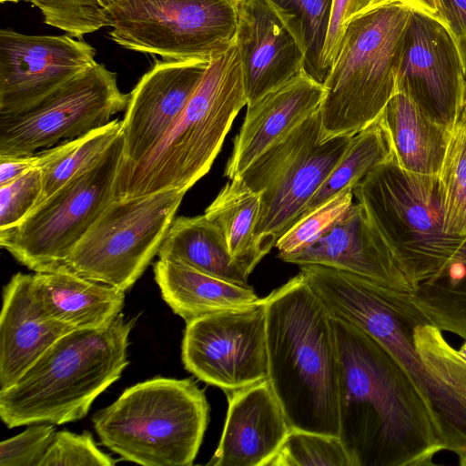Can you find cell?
<instances>
[{"instance_id":"d4e9b609","label":"cell","mask_w":466,"mask_h":466,"mask_svg":"<svg viewBox=\"0 0 466 466\" xmlns=\"http://www.w3.org/2000/svg\"><path fill=\"white\" fill-rule=\"evenodd\" d=\"M154 275L165 302L186 322L244 309L260 299L250 286L228 282L177 261L158 259L154 264Z\"/></svg>"},{"instance_id":"5bb4252c","label":"cell","mask_w":466,"mask_h":466,"mask_svg":"<svg viewBox=\"0 0 466 466\" xmlns=\"http://www.w3.org/2000/svg\"><path fill=\"white\" fill-rule=\"evenodd\" d=\"M185 369L226 393L268 380L266 311L262 299L239 309L186 322Z\"/></svg>"},{"instance_id":"1f68e13d","label":"cell","mask_w":466,"mask_h":466,"mask_svg":"<svg viewBox=\"0 0 466 466\" xmlns=\"http://www.w3.org/2000/svg\"><path fill=\"white\" fill-rule=\"evenodd\" d=\"M299 24L306 46V72L323 83L328 72L323 51L331 19L333 0H272Z\"/></svg>"},{"instance_id":"cb8c5ba5","label":"cell","mask_w":466,"mask_h":466,"mask_svg":"<svg viewBox=\"0 0 466 466\" xmlns=\"http://www.w3.org/2000/svg\"><path fill=\"white\" fill-rule=\"evenodd\" d=\"M382 128L391 158L403 169L438 177L451 131L432 121L405 95L395 93L376 120Z\"/></svg>"},{"instance_id":"484cf974","label":"cell","mask_w":466,"mask_h":466,"mask_svg":"<svg viewBox=\"0 0 466 466\" xmlns=\"http://www.w3.org/2000/svg\"><path fill=\"white\" fill-rule=\"evenodd\" d=\"M157 257L181 262L231 283L249 286L248 277L231 257L221 230L205 214L175 218Z\"/></svg>"},{"instance_id":"e575fe53","label":"cell","mask_w":466,"mask_h":466,"mask_svg":"<svg viewBox=\"0 0 466 466\" xmlns=\"http://www.w3.org/2000/svg\"><path fill=\"white\" fill-rule=\"evenodd\" d=\"M415 350L425 367L466 394V360L451 346L437 327L420 323L414 328Z\"/></svg>"},{"instance_id":"ee69618b","label":"cell","mask_w":466,"mask_h":466,"mask_svg":"<svg viewBox=\"0 0 466 466\" xmlns=\"http://www.w3.org/2000/svg\"><path fill=\"white\" fill-rule=\"evenodd\" d=\"M458 352L466 360V339L460 350H458Z\"/></svg>"},{"instance_id":"74e56055","label":"cell","mask_w":466,"mask_h":466,"mask_svg":"<svg viewBox=\"0 0 466 466\" xmlns=\"http://www.w3.org/2000/svg\"><path fill=\"white\" fill-rule=\"evenodd\" d=\"M42 169H33L0 186V231L17 226L35 208L42 192Z\"/></svg>"},{"instance_id":"2e32d148","label":"cell","mask_w":466,"mask_h":466,"mask_svg":"<svg viewBox=\"0 0 466 466\" xmlns=\"http://www.w3.org/2000/svg\"><path fill=\"white\" fill-rule=\"evenodd\" d=\"M96 49L70 35L0 30V116L35 106L96 61Z\"/></svg>"},{"instance_id":"44dd1931","label":"cell","mask_w":466,"mask_h":466,"mask_svg":"<svg viewBox=\"0 0 466 466\" xmlns=\"http://www.w3.org/2000/svg\"><path fill=\"white\" fill-rule=\"evenodd\" d=\"M323 94V84L305 71L247 106L224 176L238 178L260 155L319 111Z\"/></svg>"},{"instance_id":"4fadbf2b","label":"cell","mask_w":466,"mask_h":466,"mask_svg":"<svg viewBox=\"0 0 466 466\" xmlns=\"http://www.w3.org/2000/svg\"><path fill=\"white\" fill-rule=\"evenodd\" d=\"M116 73L96 63L40 103L14 116H0V156H25L81 137L126 110Z\"/></svg>"},{"instance_id":"30bf717a","label":"cell","mask_w":466,"mask_h":466,"mask_svg":"<svg viewBox=\"0 0 466 466\" xmlns=\"http://www.w3.org/2000/svg\"><path fill=\"white\" fill-rule=\"evenodd\" d=\"M321 137L319 110L260 155L237 179L260 194L256 238L265 257L301 217L352 137Z\"/></svg>"},{"instance_id":"836d02e7","label":"cell","mask_w":466,"mask_h":466,"mask_svg":"<svg viewBox=\"0 0 466 466\" xmlns=\"http://www.w3.org/2000/svg\"><path fill=\"white\" fill-rule=\"evenodd\" d=\"M353 188L341 191L297 220L277 241L279 258L297 253L319 238L353 205Z\"/></svg>"},{"instance_id":"d590c367","label":"cell","mask_w":466,"mask_h":466,"mask_svg":"<svg viewBox=\"0 0 466 466\" xmlns=\"http://www.w3.org/2000/svg\"><path fill=\"white\" fill-rule=\"evenodd\" d=\"M37 7L45 24L75 37L107 27L106 0H27Z\"/></svg>"},{"instance_id":"52a82bcc","label":"cell","mask_w":466,"mask_h":466,"mask_svg":"<svg viewBox=\"0 0 466 466\" xmlns=\"http://www.w3.org/2000/svg\"><path fill=\"white\" fill-rule=\"evenodd\" d=\"M209 405L190 379L157 377L126 389L92 418L101 443L145 466L193 464L208 422Z\"/></svg>"},{"instance_id":"60d3db41","label":"cell","mask_w":466,"mask_h":466,"mask_svg":"<svg viewBox=\"0 0 466 466\" xmlns=\"http://www.w3.org/2000/svg\"><path fill=\"white\" fill-rule=\"evenodd\" d=\"M70 140L25 156H0V186L33 169H42L59 158L69 147Z\"/></svg>"},{"instance_id":"3957f363","label":"cell","mask_w":466,"mask_h":466,"mask_svg":"<svg viewBox=\"0 0 466 466\" xmlns=\"http://www.w3.org/2000/svg\"><path fill=\"white\" fill-rule=\"evenodd\" d=\"M135 322L121 312L105 326L76 329L58 339L16 382L0 390L2 421L14 428L83 419L128 365Z\"/></svg>"},{"instance_id":"7402d4cb","label":"cell","mask_w":466,"mask_h":466,"mask_svg":"<svg viewBox=\"0 0 466 466\" xmlns=\"http://www.w3.org/2000/svg\"><path fill=\"white\" fill-rule=\"evenodd\" d=\"M76 330L40 307L32 274H15L3 290L0 318V390L16 382L58 339Z\"/></svg>"},{"instance_id":"4316f807","label":"cell","mask_w":466,"mask_h":466,"mask_svg":"<svg viewBox=\"0 0 466 466\" xmlns=\"http://www.w3.org/2000/svg\"><path fill=\"white\" fill-rule=\"evenodd\" d=\"M204 214L219 228L231 257L248 277L264 258L256 238L260 194L240 179L228 180Z\"/></svg>"},{"instance_id":"7bdbcfd3","label":"cell","mask_w":466,"mask_h":466,"mask_svg":"<svg viewBox=\"0 0 466 466\" xmlns=\"http://www.w3.org/2000/svg\"><path fill=\"white\" fill-rule=\"evenodd\" d=\"M406 2L413 9L423 12L444 24L439 0H406Z\"/></svg>"},{"instance_id":"603a6c76","label":"cell","mask_w":466,"mask_h":466,"mask_svg":"<svg viewBox=\"0 0 466 466\" xmlns=\"http://www.w3.org/2000/svg\"><path fill=\"white\" fill-rule=\"evenodd\" d=\"M32 288L46 315L75 329L105 326L125 305V291L66 270L32 274Z\"/></svg>"},{"instance_id":"7a4b0ae2","label":"cell","mask_w":466,"mask_h":466,"mask_svg":"<svg viewBox=\"0 0 466 466\" xmlns=\"http://www.w3.org/2000/svg\"><path fill=\"white\" fill-rule=\"evenodd\" d=\"M262 300L268 380L291 429L339 436V362L329 310L300 272Z\"/></svg>"},{"instance_id":"f1b7e54d","label":"cell","mask_w":466,"mask_h":466,"mask_svg":"<svg viewBox=\"0 0 466 466\" xmlns=\"http://www.w3.org/2000/svg\"><path fill=\"white\" fill-rule=\"evenodd\" d=\"M390 158L387 137L375 121L352 137L344 155L311 198L301 217L341 191L353 188L373 168Z\"/></svg>"},{"instance_id":"8fae6325","label":"cell","mask_w":466,"mask_h":466,"mask_svg":"<svg viewBox=\"0 0 466 466\" xmlns=\"http://www.w3.org/2000/svg\"><path fill=\"white\" fill-rule=\"evenodd\" d=\"M185 194L170 188L115 198L59 270L127 291L157 255Z\"/></svg>"},{"instance_id":"ac0fdd59","label":"cell","mask_w":466,"mask_h":466,"mask_svg":"<svg viewBox=\"0 0 466 466\" xmlns=\"http://www.w3.org/2000/svg\"><path fill=\"white\" fill-rule=\"evenodd\" d=\"M208 65L201 60L154 59L129 93L122 120L119 167L138 162L157 145L185 108Z\"/></svg>"},{"instance_id":"7c38bea8","label":"cell","mask_w":466,"mask_h":466,"mask_svg":"<svg viewBox=\"0 0 466 466\" xmlns=\"http://www.w3.org/2000/svg\"><path fill=\"white\" fill-rule=\"evenodd\" d=\"M123 136L91 167L36 205L15 227L0 231V245L35 272L60 269L66 258L116 198Z\"/></svg>"},{"instance_id":"e0dca14e","label":"cell","mask_w":466,"mask_h":466,"mask_svg":"<svg viewBox=\"0 0 466 466\" xmlns=\"http://www.w3.org/2000/svg\"><path fill=\"white\" fill-rule=\"evenodd\" d=\"M235 45L247 106L306 71L300 25L272 0H241Z\"/></svg>"},{"instance_id":"ffe728a7","label":"cell","mask_w":466,"mask_h":466,"mask_svg":"<svg viewBox=\"0 0 466 466\" xmlns=\"http://www.w3.org/2000/svg\"><path fill=\"white\" fill-rule=\"evenodd\" d=\"M226 394L224 429L208 465L268 466L291 430L269 381Z\"/></svg>"},{"instance_id":"bcb514c9","label":"cell","mask_w":466,"mask_h":466,"mask_svg":"<svg viewBox=\"0 0 466 466\" xmlns=\"http://www.w3.org/2000/svg\"><path fill=\"white\" fill-rule=\"evenodd\" d=\"M462 116L466 117V98H465V103H464V108L462 111Z\"/></svg>"},{"instance_id":"ba28073f","label":"cell","mask_w":466,"mask_h":466,"mask_svg":"<svg viewBox=\"0 0 466 466\" xmlns=\"http://www.w3.org/2000/svg\"><path fill=\"white\" fill-rule=\"evenodd\" d=\"M353 195L413 289L436 275L466 238L444 229L438 177L409 172L392 158L365 176Z\"/></svg>"},{"instance_id":"9a60e30c","label":"cell","mask_w":466,"mask_h":466,"mask_svg":"<svg viewBox=\"0 0 466 466\" xmlns=\"http://www.w3.org/2000/svg\"><path fill=\"white\" fill-rule=\"evenodd\" d=\"M397 92L450 131L461 117L466 75L458 48L443 23L415 9L405 33Z\"/></svg>"},{"instance_id":"8992f818","label":"cell","mask_w":466,"mask_h":466,"mask_svg":"<svg viewBox=\"0 0 466 466\" xmlns=\"http://www.w3.org/2000/svg\"><path fill=\"white\" fill-rule=\"evenodd\" d=\"M413 8L396 1L353 19L324 81L321 137H353L373 124L397 92L405 33Z\"/></svg>"},{"instance_id":"5b68a950","label":"cell","mask_w":466,"mask_h":466,"mask_svg":"<svg viewBox=\"0 0 466 466\" xmlns=\"http://www.w3.org/2000/svg\"><path fill=\"white\" fill-rule=\"evenodd\" d=\"M236 45L209 62L185 108L138 162L119 167L116 198L187 191L211 168L235 117L247 106Z\"/></svg>"},{"instance_id":"4dcf8cb0","label":"cell","mask_w":466,"mask_h":466,"mask_svg":"<svg viewBox=\"0 0 466 466\" xmlns=\"http://www.w3.org/2000/svg\"><path fill=\"white\" fill-rule=\"evenodd\" d=\"M121 133L122 120L114 118L105 127L71 140L68 149L59 158L42 168V192L36 205L95 165Z\"/></svg>"},{"instance_id":"d6986e66","label":"cell","mask_w":466,"mask_h":466,"mask_svg":"<svg viewBox=\"0 0 466 466\" xmlns=\"http://www.w3.org/2000/svg\"><path fill=\"white\" fill-rule=\"evenodd\" d=\"M346 270L390 289L411 294L412 285L362 206L350 210L319 238L282 259Z\"/></svg>"},{"instance_id":"d6a6232c","label":"cell","mask_w":466,"mask_h":466,"mask_svg":"<svg viewBox=\"0 0 466 466\" xmlns=\"http://www.w3.org/2000/svg\"><path fill=\"white\" fill-rule=\"evenodd\" d=\"M268 466H351L339 436L291 429Z\"/></svg>"},{"instance_id":"8d00e7d4","label":"cell","mask_w":466,"mask_h":466,"mask_svg":"<svg viewBox=\"0 0 466 466\" xmlns=\"http://www.w3.org/2000/svg\"><path fill=\"white\" fill-rule=\"evenodd\" d=\"M116 463V460L96 446L89 431L77 434L59 431L55 432L39 466H113Z\"/></svg>"},{"instance_id":"83f0119b","label":"cell","mask_w":466,"mask_h":466,"mask_svg":"<svg viewBox=\"0 0 466 466\" xmlns=\"http://www.w3.org/2000/svg\"><path fill=\"white\" fill-rule=\"evenodd\" d=\"M410 300L430 324L466 339V238L436 275L413 289Z\"/></svg>"},{"instance_id":"6da1fadb","label":"cell","mask_w":466,"mask_h":466,"mask_svg":"<svg viewBox=\"0 0 466 466\" xmlns=\"http://www.w3.org/2000/svg\"><path fill=\"white\" fill-rule=\"evenodd\" d=\"M332 316L339 362V437L351 466H429L444 450L420 390L356 325Z\"/></svg>"},{"instance_id":"f6af8a7d","label":"cell","mask_w":466,"mask_h":466,"mask_svg":"<svg viewBox=\"0 0 466 466\" xmlns=\"http://www.w3.org/2000/svg\"><path fill=\"white\" fill-rule=\"evenodd\" d=\"M21 0H0L1 3H5V2H13V3H16V2H19Z\"/></svg>"},{"instance_id":"ab89813d","label":"cell","mask_w":466,"mask_h":466,"mask_svg":"<svg viewBox=\"0 0 466 466\" xmlns=\"http://www.w3.org/2000/svg\"><path fill=\"white\" fill-rule=\"evenodd\" d=\"M396 1L406 2V0H333L331 19L323 51V65L327 72L336 58L348 25L359 16Z\"/></svg>"},{"instance_id":"277c9868","label":"cell","mask_w":466,"mask_h":466,"mask_svg":"<svg viewBox=\"0 0 466 466\" xmlns=\"http://www.w3.org/2000/svg\"><path fill=\"white\" fill-rule=\"evenodd\" d=\"M308 282L331 315L367 332L400 362L423 396L443 449L466 466V394L431 372L418 355L414 328L428 320L410 294L323 265L310 270Z\"/></svg>"},{"instance_id":"b9f144b4","label":"cell","mask_w":466,"mask_h":466,"mask_svg":"<svg viewBox=\"0 0 466 466\" xmlns=\"http://www.w3.org/2000/svg\"><path fill=\"white\" fill-rule=\"evenodd\" d=\"M444 25L461 56L466 75V0H439Z\"/></svg>"},{"instance_id":"9c48e42d","label":"cell","mask_w":466,"mask_h":466,"mask_svg":"<svg viewBox=\"0 0 466 466\" xmlns=\"http://www.w3.org/2000/svg\"><path fill=\"white\" fill-rule=\"evenodd\" d=\"M241 0H106L109 38L163 60L212 61L236 43Z\"/></svg>"},{"instance_id":"f35d334b","label":"cell","mask_w":466,"mask_h":466,"mask_svg":"<svg viewBox=\"0 0 466 466\" xmlns=\"http://www.w3.org/2000/svg\"><path fill=\"white\" fill-rule=\"evenodd\" d=\"M54 424H29L21 433L0 443L1 466H39L55 435Z\"/></svg>"},{"instance_id":"f546056e","label":"cell","mask_w":466,"mask_h":466,"mask_svg":"<svg viewBox=\"0 0 466 466\" xmlns=\"http://www.w3.org/2000/svg\"><path fill=\"white\" fill-rule=\"evenodd\" d=\"M446 233L466 237V117L451 129L438 175Z\"/></svg>"}]
</instances>
